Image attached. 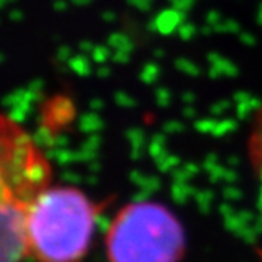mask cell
<instances>
[{"mask_svg": "<svg viewBox=\"0 0 262 262\" xmlns=\"http://www.w3.org/2000/svg\"><path fill=\"white\" fill-rule=\"evenodd\" d=\"M107 262H180L185 253V229L179 218L154 201L131 202L109 223Z\"/></svg>", "mask_w": 262, "mask_h": 262, "instance_id": "cell-3", "label": "cell"}, {"mask_svg": "<svg viewBox=\"0 0 262 262\" xmlns=\"http://www.w3.org/2000/svg\"><path fill=\"white\" fill-rule=\"evenodd\" d=\"M52 185V166L29 131L8 116L0 119V245L2 262L29 257V215Z\"/></svg>", "mask_w": 262, "mask_h": 262, "instance_id": "cell-1", "label": "cell"}, {"mask_svg": "<svg viewBox=\"0 0 262 262\" xmlns=\"http://www.w3.org/2000/svg\"><path fill=\"white\" fill-rule=\"evenodd\" d=\"M98 207L74 186L51 185L29 215V257L35 262H81L92 245Z\"/></svg>", "mask_w": 262, "mask_h": 262, "instance_id": "cell-2", "label": "cell"}, {"mask_svg": "<svg viewBox=\"0 0 262 262\" xmlns=\"http://www.w3.org/2000/svg\"><path fill=\"white\" fill-rule=\"evenodd\" d=\"M248 147H250V157L253 161L254 171L262 179V109L254 120Z\"/></svg>", "mask_w": 262, "mask_h": 262, "instance_id": "cell-4", "label": "cell"}]
</instances>
